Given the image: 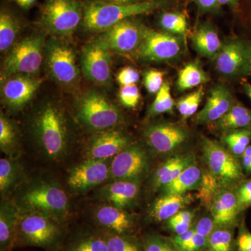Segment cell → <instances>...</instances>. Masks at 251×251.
<instances>
[{
	"label": "cell",
	"mask_w": 251,
	"mask_h": 251,
	"mask_svg": "<svg viewBox=\"0 0 251 251\" xmlns=\"http://www.w3.org/2000/svg\"><path fill=\"white\" fill-rule=\"evenodd\" d=\"M163 4V0L128 4L90 0L82 5V26L86 30L100 33L125 20L152 13Z\"/></svg>",
	"instance_id": "cell-1"
},
{
	"label": "cell",
	"mask_w": 251,
	"mask_h": 251,
	"mask_svg": "<svg viewBox=\"0 0 251 251\" xmlns=\"http://www.w3.org/2000/svg\"><path fill=\"white\" fill-rule=\"evenodd\" d=\"M34 130L38 144L46 156L57 160L64 156L69 133L67 122L58 107L51 103L43 106L34 117Z\"/></svg>",
	"instance_id": "cell-2"
},
{
	"label": "cell",
	"mask_w": 251,
	"mask_h": 251,
	"mask_svg": "<svg viewBox=\"0 0 251 251\" xmlns=\"http://www.w3.org/2000/svg\"><path fill=\"white\" fill-rule=\"evenodd\" d=\"M76 113L85 126L98 132L114 128L124 120L118 107L97 91L87 92L79 99Z\"/></svg>",
	"instance_id": "cell-3"
},
{
	"label": "cell",
	"mask_w": 251,
	"mask_h": 251,
	"mask_svg": "<svg viewBox=\"0 0 251 251\" xmlns=\"http://www.w3.org/2000/svg\"><path fill=\"white\" fill-rule=\"evenodd\" d=\"M82 6L77 0H46L39 23L50 34L69 37L82 22Z\"/></svg>",
	"instance_id": "cell-4"
},
{
	"label": "cell",
	"mask_w": 251,
	"mask_h": 251,
	"mask_svg": "<svg viewBox=\"0 0 251 251\" xmlns=\"http://www.w3.org/2000/svg\"><path fill=\"white\" fill-rule=\"evenodd\" d=\"M62 231L59 224L49 216L36 211L21 214L18 221L16 246H34L52 249L59 244Z\"/></svg>",
	"instance_id": "cell-5"
},
{
	"label": "cell",
	"mask_w": 251,
	"mask_h": 251,
	"mask_svg": "<svg viewBox=\"0 0 251 251\" xmlns=\"http://www.w3.org/2000/svg\"><path fill=\"white\" fill-rule=\"evenodd\" d=\"M21 202L26 210L41 213L59 223L69 211V199L65 191L57 185L43 183L28 188Z\"/></svg>",
	"instance_id": "cell-6"
},
{
	"label": "cell",
	"mask_w": 251,
	"mask_h": 251,
	"mask_svg": "<svg viewBox=\"0 0 251 251\" xmlns=\"http://www.w3.org/2000/svg\"><path fill=\"white\" fill-rule=\"evenodd\" d=\"M202 156L208 171L223 187H230L244 177L242 165L223 144L203 137L201 140Z\"/></svg>",
	"instance_id": "cell-7"
},
{
	"label": "cell",
	"mask_w": 251,
	"mask_h": 251,
	"mask_svg": "<svg viewBox=\"0 0 251 251\" xmlns=\"http://www.w3.org/2000/svg\"><path fill=\"white\" fill-rule=\"evenodd\" d=\"M44 49V38L41 35L29 36L16 43L5 59L1 79L16 74H36L42 64Z\"/></svg>",
	"instance_id": "cell-8"
},
{
	"label": "cell",
	"mask_w": 251,
	"mask_h": 251,
	"mask_svg": "<svg viewBox=\"0 0 251 251\" xmlns=\"http://www.w3.org/2000/svg\"><path fill=\"white\" fill-rule=\"evenodd\" d=\"M181 36L154 30L145 25L143 39L135 51L140 59L162 62L174 60L182 52Z\"/></svg>",
	"instance_id": "cell-9"
},
{
	"label": "cell",
	"mask_w": 251,
	"mask_h": 251,
	"mask_svg": "<svg viewBox=\"0 0 251 251\" xmlns=\"http://www.w3.org/2000/svg\"><path fill=\"white\" fill-rule=\"evenodd\" d=\"M143 137L149 147L161 155L174 154L190 140L188 130L178 124L154 122L144 128Z\"/></svg>",
	"instance_id": "cell-10"
},
{
	"label": "cell",
	"mask_w": 251,
	"mask_h": 251,
	"mask_svg": "<svg viewBox=\"0 0 251 251\" xmlns=\"http://www.w3.org/2000/svg\"><path fill=\"white\" fill-rule=\"evenodd\" d=\"M145 25L132 18L102 31L96 41L110 52L128 53L136 50L143 39Z\"/></svg>",
	"instance_id": "cell-11"
},
{
	"label": "cell",
	"mask_w": 251,
	"mask_h": 251,
	"mask_svg": "<svg viewBox=\"0 0 251 251\" xmlns=\"http://www.w3.org/2000/svg\"><path fill=\"white\" fill-rule=\"evenodd\" d=\"M47 67L51 75L59 83L72 85L79 76L76 57L70 46L58 39H51L45 47Z\"/></svg>",
	"instance_id": "cell-12"
},
{
	"label": "cell",
	"mask_w": 251,
	"mask_h": 251,
	"mask_svg": "<svg viewBox=\"0 0 251 251\" xmlns=\"http://www.w3.org/2000/svg\"><path fill=\"white\" fill-rule=\"evenodd\" d=\"M150 157L140 145H130L114 157L110 164V179L140 180L150 168Z\"/></svg>",
	"instance_id": "cell-13"
},
{
	"label": "cell",
	"mask_w": 251,
	"mask_h": 251,
	"mask_svg": "<svg viewBox=\"0 0 251 251\" xmlns=\"http://www.w3.org/2000/svg\"><path fill=\"white\" fill-rule=\"evenodd\" d=\"M215 61L218 72L226 76L248 74L251 72V45L237 39L226 41Z\"/></svg>",
	"instance_id": "cell-14"
},
{
	"label": "cell",
	"mask_w": 251,
	"mask_h": 251,
	"mask_svg": "<svg viewBox=\"0 0 251 251\" xmlns=\"http://www.w3.org/2000/svg\"><path fill=\"white\" fill-rule=\"evenodd\" d=\"M82 72L87 80L97 85L111 84V57L110 51L98 41L87 44L81 54Z\"/></svg>",
	"instance_id": "cell-15"
},
{
	"label": "cell",
	"mask_w": 251,
	"mask_h": 251,
	"mask_svg": "<svg viewBox=\"0 0 251 251\" xmlns=\"http://www.w3.org/2000/svg\"><path fill=\"white\" fill-rule=\"evenodd\" d=\"M42 82L41 79L25 74H16L4 78L1 87L3 102L13 110L23 108L30 101Z\"/></svg>",
	"instance_id": "cell-16"
},
{
	"label": "cell",
	"mask_w": 251,
	"mask_h": 251,
	"mask_svg": "<svg viewBox=\"0 0 251 251\" xmlns=\"http://www.w3.org/2000/svg\"><path fill=\"white\" fill-rule=\"evenodd\" d=\"M107 160L87 159L69 172L67 183L75 192H84L110 179Z\"/></svg>",
	"instance_id": "cell-17"
},
{
	"label": "cell",
	"mask_w": 251,
	"mask_h": 251,
	"mask_svg": "<svg viewBox=\"0 0 251 251\" xmlns=\"http://www.w3.org/2000/svg\"><path fill=\"white\" fill-rule=\"evenodd\" d=\"M131 145L128 135L121 130L111 128L99 131L89 142L87 159L108 160Z\"/></svg>",
	"instance_id": "cell-18"
},
{
	"label": "cell",
	"mask_w": 251,
	"mask_h": 251,
	"mask_svg": "<svg viewBox=\"0 0 251 251\" xmlns=\"http://www.w3.org/2000/svg\"><path fill=\"white\" fill-rule=\"evenodd\" d=\"M234 99L226 86L217 85L211 88L204 108L194 115L197 125H212L229 111L234 105Z\"/></svg>",
	"instance_id": "cell-19"
},
{
	"label": "cell",
	"mask_w": 251,
	"mask_h": 251,
	"mask_svg": "<svg viewBox=\"0 0 251 251\" xmlns=\"http://www.w3.org/2000/svg\"><path fill=\"white\" fill-rule=\"evenodd\" d=\"M211 217L216 227H232L238 222L242 210L237 192L230 187H222L216 195L210 207Z\"/></svg>",
	"instance_id": "cell-20"
},
{
	"label": "cell",
	"mask_w": 251,
	"mask_h": 251,
	"mask_svg": "<svg viewBox=\"0 0 251 251\" xmlns=\"http://www.w3.org/2000/svg\"><path fill=\"white\" fill-rule=\"evenodd\" d=\"M95 219L107 232L119 235H131L136 228L134 216L126 209L112 204L98 208L95 212Z\"/></svg>",
	"instance_id": "cell-21"
},
{
	"label": "cell",
	"mask_w": 251,
	"mask_h": 251,
	"mask_svg": "<svg viewBox=\"0 0 251 251\" xmlns=\"http://www.w3.org/2000/svg\"><path fill=\"white\" fill-rule=\"evenodd\" d=\"M140 180H117L102 188L100 196L110 204L126 209L139 195Z\"/></svg>",
	"instance_id": "cell-22"
},
{
	"label": "cell",
	"mask_w": 251,
	"mask_h": 251,
	"mask_svg": "<svg viewBox=\"0 0 251 251\" xmlns=\"http://www.w3.org/2000/svg\"><path fill=\"white\" fill-rule=\"evenodd\" d=\"M194 163H196V156L192 153H178L170 157L153 173L151 179L153 188L161 190L174 181L186 168Z\"/></svg>",
	"instance_id": "cell-23"
},
{
	"label": "cell",
	"mask_w": 251,
	"mask_h": 251,
	"mask_svg": "<svg viewBox=\"0 0 251 251\" xmlns=\"http://www.w3.org/2000/svg\"><path fill=\"white\" fill-rule=\"evenodd\" d=\"M194 201L191 193L162 194L153 202L150 209V217L156 222H163L184 209Z\"/></svg>",
	"instance_id": "cell-24"
},
{
	"label": "cell",
	"mask_w": 251,
	"mask_h": 251,
	"mask_svg": "<svg viewBox=\"0 0 251 251\" xmlns=\"http://www.w3.org/2000/svg\"><path fill=\"white\" fill-rule=\"evenodd\" d=\"M21 210L16 204L2 202L0 209V251H11L16 246Z\"/></svg>",
	"instance_id": "cell-25"
},
{
	"label": "cell",
	"mask_w": 251,
	"mask_h": 251,
	"mask_svg": "<svg viewBox=\"0 0 251 251\" xmlns=\"http://www.w3.org/2000/svg\"><path fill=\"white\" fill-rule=\"evenodd\" d=\"M191 41L196 52L211 61L215 60L223 45L215 28L209 23L200 25L191 36Z\"/></svg>",
	"instance_id": "cell-26"
},
{
	"label": "cell",
	"mask_w": 251,
	"mask_h": 251,
	"mask_svg": "<svg viewBox=\"0 0 251 251\" xmlns=\"http://www.w3.org/2000/svg\"><path fill=\"white\" fill-rule=\"evenodd\" d=\"M212 126L222 134L232 130L251 129V110L242 104L234 103L222 118L212 124Z\"/></svg>",
	"instance_id": "cell-27"
},
{
	"label": "cell",
	"mask_w": 251,
	"mask_h": 251,
	"mask_svg": "<svg viewBox=\"0 0 251 251\" xmlns=\"http://www.w3.org/2000/svg\"><path fill=\"white\" fill-rule=\"evenodd\" d=\"M202 174L197 163H193L174 181L162 188V194H184L193 190H198L202 180Z\"/></svg>",
	"instance_id": "cell-28"
},
{
	"label": "cell",
	"mask_w": 251,
	"mask_h": 251,
	"mask_svg": "<svg viewBox=\"0 0 251 251\" xmlns=\"http://www.w3.org/2000/svg\"><path fill=\"white\" fill-rule=\"evenodd\" d=\"M209 80V76L199 63H188L179 71L176 87L180 92H184L205 84Z\"/></svg>",
	"instance_id": "cell-29"
},
{
	"label": "cell",
	"mask_w": 251,
	"mask_h": 251,
	"mask_svg": "<svg viewBox=\"0 0 251 251\" xmlns=\"http://www.w3.org/2000/svg\"><path fill=\"white\" fill-rule=\"evenodd\" d=\"M18 18L8 9H1L0 13V50L5 52L14 45L20 30Z\"/></svg>",
	"instance_id": "cell-30"
},
{
	"label": "cell",
	"mask_w": 251,
	"mask_h": 251,
	"mask_svg": "<svg viewBox=\"0 0 251 251\" xmlns=\"http://www.w3.org/2000/svg\"><path fill=\"white\" fill-rule=\"evenodd\" d=\"M22 169L17 162L11 158L0 160V191L1 195L9 193L20 182Z\"/></svg>",
	"instance_id": "cell-31"
},
{
	"label": "cell",
	"mask_w": 251,
	"mask_h": 251,
	"mask_svg": "<svg viewBox=\"0 0 251 251\" xmlns=\"http://www.w3.org/2000/svg\"><path fill=\"white\" fill-rule=\"evenodd\" d=\"M221 139L223 145L234 156L241 157L250 145L251 129L232 130L223 134Z\"/></svg>",
	"instance_id": "cell-32"
},
{
	"label": "cell",
	"mask_w": 251,
	"mask_h": 251,
	"mask_svg": "<svg viewBox=\"0 0 251 251\" xmlns=\"http://www.w3.org/2000/svg\"><path fill=\"white\" fill-rule=\"evenodd\" d=\"M232 227H216L207 239L205 251H235Z\"/></svg>",
	"instance_id": "cell-33"
},
{
	"label": "cell",
	"mask_w": 251,
	"mask_h": 251,
	"mask_svg": "<svg viewBox=\"0 0 251 251\" xmlns=\"http://www.w3.org/2000/svg\"><path fill=\"white\" fill-rule=\"evenodd\" d=\"M18 148V134L14 124L1 113L0 116V148L7 155H14Z\"/></svg>",
	"instance_id": "cell-34"
},
{
	"label": "cell",
	"mask_w": 251,
	"mask_h": 251,
	"mask_svg": "<svg viewBox=\"0 0 251 251\" xmlns=\"http://www.w3.org/2000/svg\"><path fill=\"white\" fill-rule=\"evenodd\" d=\"M169 82H165L156 94L154 100L150 105L148 117H154L163 113H171L175 107V100L172 97Z\"/></svg>",
	"instance_id": "cell-35"
},
{
	"label": "cell",
	"mask_w": 251,
	"mask_h": 251,
	"mask_svg": "<svg viewBox=\"0 0 251 251\" xmlns=\"http://www.w3.org/2000/svg\"><path fill=\"white\" fill-rule=\"evenodd\" d=\"M158 24L166 32L182 36L188 31L186 16L179 12H163L158 19Z\"/></svg>",
	"instance_id": "cell-36"
},
{
	"label": "cell",
	"mask_w": 251,
	"mask_h": 251,
	"mask_svg": "<svg viewBox=\"0 0 251 251\" xmlns=\"http://www.w3.org/2000/svg\"><path fill=\"white\" fill-rule=\"evenodd\" d=\"M222 187L218 179L209 171L203 173L201 184L197 190L198 198L203 205L211 207L214 198Z\"/></svg>",
	"instance_id": "cell-37"
},
{
	"label": "cell",
	"mask_w": 251,
	"mask_h": 251,
	"mask_svg": "<svg viewBox=\"0 0 251 251\" xmlns=\"http://www.w3.org/2000/svg\"><path fill=\"white\" fill-rule=\"evenodd\" d=\"M204 95V90L201 86L197 90L181 97L177 100L176 103V108L184 120L194 116L197 113Z\"/></svg>",
	"instance_id": "cell-38"
},
{
	"label": "cell",
	"mask_w": 251,
	"mask_h": 251,
	"mask_svg": "<svg viewBox=\"0 0 251 251\" xmlns=\"http://www.w3.org/2000/svg\"><path fill=\"white\" fill-rule=\"evenodd\" d=\"M104 238L109 251H144L143 245L132 235H119L107 232Z\"/></svg>",
	"instance_id": "cell-39"
},
{
	"label": "cell",
	"mask_w": 251,
	"mask_h": 251,
	"mask_svg": "<svg viewBox=\"0 0 251 251\" xmlns=\"http://www.w3.org/2000/svg\"><path fill=\"white\" fill-rule=\"evenodd\" d=\"M143 245L144 251H176L170 238L157 234H148Z\"/></svg>",
	"instance_id": "cell-40"
},
{
	"label": "cell",
	"mask_w": 251,
	"mask_h": 251,
	"mask_svg": "<svg viewBox=\"0 0 251 251\" xmlns=\"http://www.w3.org/2000/svg\"><path fill=\"white\" fill-rule=\"evenodd\" d=\"M69 251H109L104 237L93 236L73 244Z\"/></svg>",
	"instance_id": "cell-41"
},
{
	"label": "cell",
	"mask_w": 251,
	"mask_h": 251,
	"mask_svg": "<svg viewBox=\"0 0 251 251\" xmlns=\"http://www.w3.org/2000/svg\"><path fill=\"white\" fill-rule=\"evenodd\" d=\"M119 99L126 108H136L140 100V92L138 86L131 85L122 87L119 92Z\"/></svg>",
	"instance_id": "cell-42"
},
{
	"label": "cell",
	"mask_w": 251,
	"mask_h": 251,
	"mask_svg": "<svg viewBox=\"0 0 251 251\" xmlns=\"http://www.w3.org/2000/svg\"><path fill=\"white\" fill-rule=\"evenodd\" d=\"M165 72L156 69H151L144 75V85L150 94H155L161 90L163 83Z\"/></svg>",
	"instance_id": "cell-43"
},
{
	"label": "cell",
	"mask_w": 251,
	"mask_h": 251,
	"mask_svg": "<svg viewBox=\"0 0 251 251\" xmlns=\"http://www.w3.org/2000/svg\"><path fill=\"white\" fill-rule=\"evenodd\" d=\"M139 80V73L136 69L130 67L123 68L117 75V81L122 87L135 85Z\"/></svg>",
	"instance_id": "cell-44"
},
{
	"label": "cell",
	"mask_w": 251,
	"mask_h": 251,
	"mask_svg": "<svg viewBox=\"0 0 251 251\" xmlns=\"http://www.w3.org/2000/svg\"><path fill=\"white\" fill-rule=\"evenodd\" d=\"M193 228L196 234L208 239L216 227L214 219L211 216H204L198 220L197 222L193 225Z\"/></svg>",
	"instance_id": "cell-45"
},
{
	"label": "cell",
	"mask_w": 251,
	"mask_h": 251,
	"mask_svg": "<svg viewBox=\"0 0 251 251\" xmlns=\"http://www.w3.org/2000/svg\"><path fill=\"white\" fill-rule=\"evenodd\" d=\"M236 192L242 211L251 206V179L242 182Z\"/></svg>",
	"instance_id": "cell-46"
},
{
	"label": "cell",
	"mask_w": 251,
	"mask_h": 251,
	"mask_svg": "<svg viewBox=\"0 0 251 251\" xmlns=\"http://www.w3.org/2000/svg\"><path fill=\"white\" fill-rule=\"evenodd\" d=\"M236 247L237 251H251V232L248 229L244 221H242L239 227Z\"/></svg>",
	"instance_id": "cell-47"
},
{
	"label": "cell",
	"mask_w": 251,
	"mask_h": 251,
	"mask_svg": "<svg viewBox=\"0 0 251 251\" xmlns=\"http://www.w3.org/2000/svg\"><path fill=\"white\" fill-rule=\"evenodd\" d=\"M166 226L168 229L173 232L175 235L182 234L188 232L193 227V223L184 221L173 216L171 219L166 221Z\"/></svg>",
	"instance_id": "cell-48"
},
{
	"label": "cell",
	"mask_w": 251,
	"mask_h": 251,
	"mask_svg": "<svg viewBox=\"0 0 251 251\" xmlns=\"http://www.w3.org/2000/svg\"><path fill=\"white\" fill-rule=\"evenodd\" d=\"M207 239V238L195 233L189 242L176 249V251H202L205 249Z\"/></svg>",
	"instance_id": "cell-49"
},
{
	"label": "cell",
	"mask_w": 251,
	"mask_h": 251,
	"mask_svg": "<svg viewBox=\"0 0 251 251\" xmlns=\"http://www.w3.org/2000/svg\"><path fill=\"white\" fill-rule=\"evenodd\" d=\"M202 13L211 12L219 7L218 0H193Z\"/></svg>",
	"instance_id": "cell-50"
},
{
	"label": "cell",
	"mask_w": 251,
	"mask_h": 251,
	"mask_svg": "<svg viewBox=\"0 0 251 251\" xmlns=\"http://www.w3.org/2000/svg\"><path fill=\"white\" fill-rule=\"evenodd\" d=\"M240 158L243 171L248 174H251V145L248 147Z\"/></svg>",
	"instance_id": "cell-51"
},
{
	"label": "cell",
	"mask_w": 251,
	"mask_h": 251,
	"mask_svg": "<svg viewBox=\"0 0 251 251\" xmlns=\"http://www.w3.org/2000/svg\"><path fill=\"white\" fill-rule=\"evenodd\" d=\"M100 1H105V2L114 3V4H128L145 2V1H152V0H100Z\"/></svg>",
	"instance_id": "cell-52"
},
{
	"label": "cell",
	"mask_w": 251,
	"mask_h": 251,
	"mask_svg": "<svg viewBox=\"0 0 251 251\" xmlns=\"http://www.w3.org/2000/svg\"><path fill=\"white\" fill-rule=\"evenodd\" d=\"M14 1L18 6H21L23 9H27L35 4L37 0H14Z\"/></svg>",
	"instance_id": "cell-53"
},
{
	"label": "cell",
	"mask_w": 251,
	"mask_h": 251,
	"mask_svg": "<svg viewBox=\"0 0 251 251\" xmlns=\"http://www.w3.org/2000/svg\"><path fill=\"white\" fill-rule=\"evenodd\" d=\"M240 0H218L219 6H229L232 8L237 7V4Z\"/></svg>",
	"instance_id": "cell-54"
},
{
	"label": "cell",
	"mask_w": 251,
	"mask_h": 251,
	"mask_svg": "<svg viewBox=\"0 0 251 251\" xmlns=\"http://www.w3.org/2000/svg\"><path fill=\"white\" fill-rule=\"evenodd\" d=\"M244 90H245L246 93L249 96V98L251 100V85L249 84L245 83L244 85Z\"/></svg>",
	"instance_id": "cell-55"
},
{
	"label": "cell",
	"mask_w": 251,
	"mask_h": 251,
	"mask_svg": "<svg viewBox=\"0 0 251 251\" xmlns=\"http://www.w3.org/2000/svg\"></svg>",
	"instance_id": "cell-56"
}]
</instances>
